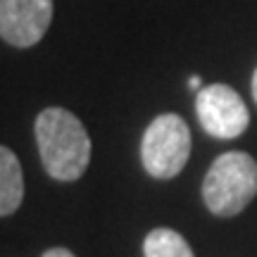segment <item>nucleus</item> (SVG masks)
I'll return each instance as SVG.
<instances>
[{
  "mask_svg": "<svg viewBox=\"0 0 257 257\" xmlns=\"http://www.w3.org/2000/svg\"><path fill=\"white\" fill-rule=\"evenodd\" d=\"M36 143L50 179L76 181L91 162V138L74 112L46 107L36 117Z\"/></svg>",
  "mask_w": 257,
  "mask_h": 257,
  "instance_id": "f257e3e1",
  "label": "nucleus"
},
{
  "mask_svg": "<svg viewBox=\"0 0 257 257\" xmlns=\"http://www.w3.org/2000/svg\"><path fill=\"white\" fill-rule=\"evenodd\" d=\"M257 195V162L248 153L231 150L212 162L202 181V200L217 217H233Z\"/></svg>",
  "mask_w": 257,
  "mask_h": 257,
  "instance_id": "f03ea898",
  "label": "nucleus"
},
{
  "mask_svg": "<svg viewBox=\"0 0 257 257\" xmlns=\"http://www.w3.org/2000/svg\"><path fill=\"white\" fill-rule=\"evenodd\" d=\"M191 157V128L179 114L167 112L148 124L141 141V160L153 179H174Z\"/></svg>",
  "mask_w": 257,
  "mask_h": 257,
  "instance_id": "7ed1b4c3",
  "label": "nucleus"
},
{
  "mask_svg": "<svg viewBox=\"0 0 257 257\" xmlns=\"http://www.w3.org/2000/svg\"><path fill=\"white\" fill-rule=\"evenodd\" d=\"M195 112L202 128L214 138H238L250 124V112L238 93L226 83H212L198 91Z\"/></svg>",
  "mask_w": 257,
  "mask_h": 257,
  "instance_id": "20e7f679",
  "label": "nucleus"
},
{
  "mask_svg": "<svg viewBox=\"0 0 257 257\" xmlns=\"http://www.w3.org/2000/svg\"><path fill=\"white\" fill-rule=\"evenodd\" d=\"M53 22V0H0V38L15 48H31Z\"/></svg>",
  "mask_w": 257,
  "mask_h": 257,
  "instance_id": "39448f33",
  "label": "nucleus"
},
{
  "mask_svg": "<svg viewBox=\"0 0 257 257\" xmlns=\"http://www.w3.org/2000/svg\"><path fill=\"white\" fill-rule=\"evenodd\" d=\"M22 200H24L22 165L10 148L0 146V217L17 212Z\"/></svg>",
  "mask_w": 257,
  "mask_h": 257,
  "instance_id": "423d86ee",
  "label": "nucleus"
},
{
  "mask_svg": "<svg viewBox=\"0 0 257 257\" xmlns=\"http://www.w3.org/2000/svg\"><path fill=\"white\" fill-rule=\"evenodd\" d=\"M146 257H195L181 233L172 229H153L143 240Z\"/></svg>",
  "mask_w": 257,
  "mask_h": 257,
  "instance_id": "0eeeda50",
  "label": "nucleus"
},
{
  "mask_svg": "<svg viewBox=\"0 0 257 257\" xmlns=\"http://www.w3.org/2000/svg\"><path fill=\"white\" fill-rule=\"evenodd\" d=\"M41 257H76V255L67 248H50V250H46Z\"/></svg>",
  "mask_w": 257,
  "mask_h": 257,
  "instance_id": "6e6552de",
  "label": "nucleus"
},
{
  "mask_svg": "<svg viewBox=\"0 0 257 257\" xmlns=\"http://www.w3.org/2000/svg\"><path fill=\"white\" fill-rule=\"evenodd\" d=\"M188 83H191V88H200V76H191V79H188Z\"/></svg>",
  "mask_w": 257,
  "mask_h": 257,
  "instance_id": "1a4fd4ad",
  "label": "nucleus"
},
{
  "mask_svg": "<svg viewBox=\"0 0 257 257\" xmlns=\"http://www.w3.org/2000/svg\"><path fill=\"white\" fill-rule=\"evenodd\" d=\"M252 98H255V102H257V69H255V74H252Z\"/></svg>",
  "mask_w": 257,
  "mask_h": 257,
  "instance_id": "9d476101",
  "label": "nucleus"
}]
</instances>
